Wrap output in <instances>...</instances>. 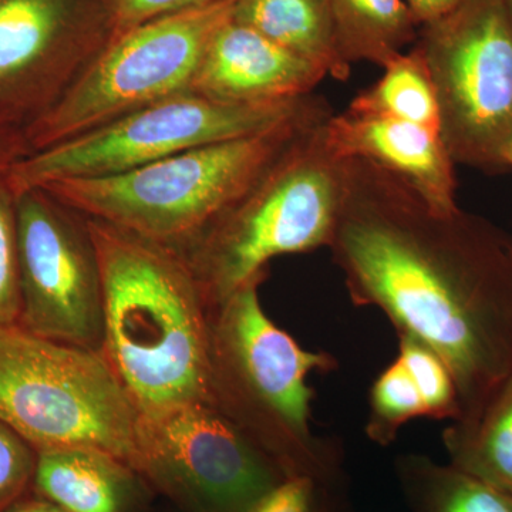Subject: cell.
<instances>
[{
	"mask_svg": "<svg viewBox=\"0 0 512 512\" xmlns=\"http://www.w3.org/2000/svg\"><path fill=\"white\" fill-rule=\"evenodd\" d=\"M332 114L325 100L311 94L288 119L254 136L192 148L127 173L39 188L83 217L183 249L293 141Z\"/></svg>",
	"mask_w": 512,
	"mask_h": 512,
	"instance_id": "obj_4",
	"label": "cell"
},
{
	"mask_svg": "<svg viewBox=\"0 0 512 512\" xmlns=\"http://www.w3.org/2000/svg\"><path fill=\"white\" fill-rule=\"evenodd\" d=\"M454 163L494 170L512 136V22L504 0H463L420 26Z\"/></svg>",
	"mask_w": 512,
	"mask_h": 512,
	"instance_id": "obj_9",
	"label": "cell"
},
{
	"mask_svg": "<svg viewBox=\"0 0 512 512\" xmlns=\"http://www.w3.org/2000/svg\"><path fill=\"white\" fill-rule=\"evenodd\" d=\"M325 133L338 156L380 165L402 178L436 210L450 212L460 208L456 163L439 131L346 109L329 117Z\"/></svg>",
	"mask_w": 512,
	"mask_h": 512,
	"instance_id": "obj_14",
	"label": "cell"
},
{
	"mask_svg": "<svg viewBox=\"0 0 512 512\" xmlns=\"http://www.w3.org/2000/svg\"><path fill=\"white\" fill-rule=\"evenodd\" d=\"M326 76L231 16L212 37L191 90L228 103H275L309 96Z\"/></svg>",
	"mask_w": 512,
	"mask_h": 512,
	"instance_id": "obj_13",
	"label": "cell"
},
{
	"mask_svg": "<svg viewBox=\"0 0 512 512\" xmlns=\"http://www.w3.org/2000/svg\"><path fill=\"white\" fill-rule=\"evenodd\" d=\"M141 480L117 458L92 448L37 451L32 491L69 512H131Z\"/></svg>",
	"mask_w": 512,
	"mask_h": 512,
	"instance_id": "obj_15",
	"label": "cell"
},
{
	"mask_svg": "<svg viewBox=\"0 0 512 512\" xmlns=\"http://www.w3.org/2000/svg\"><path fill=\"white\" fill-rule=\"evenodd\" d=\"M114 35L113 0H0V130L23 138Z\"/></svg>",
	"mask_w": 512,
	"mask_h": 512,
	"instance_id": "obj_12",
	"label": "cell"
},
{
	"mask_svg": "<svg viewBox=\"0 0 512 512\" xmlns=\"http://www.w3.org/2000/svg\"><path fill=\"white\" fill-rule=\"evenodd\" d=\"M309 96L241 104L188 90L13 161L10 181L20 192L56 181L127 173L192 148L269 130L301 109Z\"/></svg>",
	"mask_w": 512,
	"mask_h": 512,
	"instance_id": "obj_8",
	"label": "cell"
},
{
	"mask_svg": "<svg viewBox=\"0 0 512 512\" xmlns=\"http://www.w3.org/2000/svg\"><path fill=\"white\" fill-rule=\"evenodd\" d=\"M235 2L171 13L114 36L59 103L26 131L28 154L191 90L205 50L231 19Z\"/></svg>",
	"mask_w": 512,
	"mask_h": 512,
	"instance_id": "obj_7",
	"label": "cell"
},
{
	"mask_svg": "<svg viewBox=\"0 0 512 512\" xmlns=\"http://www.w3.org/2000/svg\"><path fill=\"white\" fill-rule=\"evenodd\" d=\"M239 286L210 309L211 383L215 406L275 461L286 478L333 485L340 454L312 429L311 373L338 367L335 357L303 349L266 315L259 286Z\"/></svg>",
	"mask_w": 512,
	"mask_h": 512,
	"instance_id": "obj_3",
	"label": "cell"
},
{
	"mask_svg": "<svg viewBox=\"0 0 512 512\" xmlns=\"http://www.w3.org/2000/svg\"><path fill=\"white\" fill-rule=\"evenodd\" d=\"M20 329L101 352L103 301L86 217L43 188L18 192Z\"/></svg>",
	"mask_w": 512,
	"mask_h": 512,
	"instance_id": "obj_11",
	"label": "cell"
},
{
	"mask_svg": "<svg viewBox=\"0 0 512 512\" xmlns=\"http://www.w3.org/2000/svg\"><path fill=\"white\" fill-rule=\"evenodd\" d=\"M9 165H0V325H18L20 313L18 192Z\"/></svg>",
	"mask_w": 512,
	"mask_h": 512,
	"instance_id": "obj_23",
	"label": "cell"
},
{
	"mask_svg": "<svg viewBox=\"0 0 512 512\" xmlns=\"http://www.w3.org/2000/svg\"><path fill=\"white\" fill-rule=\"evenodd\" d=\"M399 357L419 387L426 417L434 420L460 419V397L450 367L439 353L407 333H397Z\"/></svg>",
	"mask_w": 512,
	"mask_h": 512,
	"instance_id": "obj_22",
	"label": "cell"
},
{
	"mask_svg": "<svg viewBox=\"0 0 512 512\" xmlns=\"http://www.w3.org/2000/svg\"><path fill=\"white\" fill-rule=\"evenodd\" d=\"M369 89L357 94L348 109L393 117L440 133V111L429 66L419 46L394 57Z\"/></svg>",
	"mask_w": 512,
	"mask_h": 512,
	"instance_id": "obj_20",
	"label": "cell"
},
{
	"mask_svg": "<svg viewBox=\"0 0 512 512\" xmlns=\"http://www.w3.org/2000/svg\"><path fill=\"white\" fill-rule=\"evenodd\" d=\"M224 0H113L116 35L147 20L183 10L204 8ZM114 35V36H116Z\"/></svg>",
	"mask_w": 512,
	"mask_h": 512,
	"instance_id": "obj_26",
	"label": "cell"
},
{
	"mask_svg": "<svg viewBox=\"0 0 512 512\" xmlns=\"http://www.w3.org/2000/svg\"><path fill=\"white\" fill-rule=\"evenodd\" d=\"M3 512H69L64 510V508L59 507L52 501L46 500V498L40 497L33 493L32 490L29 491L28 494L23 495L22 498H19L16 503L10 505L9 508H6Z\"/></svg>",
	"mask_w": 512,
	"mask_h": 512,
	"instance_id": "obj_28",
	"label": "cell"
},
{
	"mask_svg": "<svg viewBox=\"0 0 512 512\" xmlns=\"http://www.w3.org/2000/svg\"><path fill=\"white\" fill-rule=\"evenodd\" d=\"M503 164L504 167H512V136L504 148Z\"/></svg>",
	"mask_w": 512,
	"mask_h": 512,
	"instance_id": "obj_31",
	"label": "cell"
},
{
	"mask_svg": "<svg viewBox=\"0 0 512 512\" xmlns=\"http://www.w3.org/2000/svg\"><path fill=\"white\" fill-rule=\"evenodd\" d=\"M103 301L101 355L153 416L212 403L210 306L178 249L86 218Z\"/></svg>",
	"mask_w": 512,
	"mask_h": 512,
	"instance_id": "obj_2",
	"label": "cell"
},
{
	"mask_svg": "<svg viewBox=\"0 0 512 512\" xmlns=\"http://www.w3.org/2000/svg\"><path fill=\"white\" fill-rule=\"evenodd\" d=\"M28 154L22 137L13 136L0 130V165L12 164L13 161Z\"/></svg>",
	"mask_w": 512,
	"mask_h": 512,
	"instance_id": "obj_29",
	"label": "cell"
},
{
	"mask_svg": "<svg viewBox=\"0 0 512 512\" xmlns=\"http://www.w3.org/2000/svg\"><path fill=\"white\" fill-rule=\"evenodd\" d=\"M137 474L191 512H249L285 474L212 403L138 416Z\"/></svg>",
	"mask_w": 512,
	"mask_h": 512,
	"instance_id": "obj_10",
	"label": "cell"
},
{
	"mask_svg": "<svg viewBox=\"0 0 512 512\" xmlns=\"http://www.w3.org/2000/svg\"><path fill=\"white\" fill-rule=\"evenodd\" d=\"M322 487L309 477L285 478L249 512H315Z\"/></svg>",
	"mask_w": 512,
	"mask_h": 512,
	"instance_id": "obj_25",
	"label": "cell"
},
{
	"mask_svg": "<svg viewBox=\"0 0 512 512\" xmlns=\"http://www.w3.org/2000/svg\"><path fill=\"white\" fill-rule=\"evenodd\" d=\"M328 248L352 302L439 353L456 380L458 423L476 419L512 375V235L461 208L436 210L380 165L346 158Z\"/></svg>",
	"mask_w": 512,
	"mask_h": 512,
	"instance_id": "obj_1",
	"label": "cell"
},
{
	"mask_svg": "<svg viewBox=\"0 0 512 512\" xmlns=\"http://www.w3.org/2000/svg\"><path fill=\"white\" fill-rule=\"evenodd\" d=\"M340 59L386 66L416 42L419 26L406 0H329Z\"/></svg>",
	"mask_w": 512,
	"mask_h": 512,
	"instance_id": "obj_18",
	"label": "cell"
},
{
	"mask_svg": "<svg viewBox=\"0 0 512 512\" xmlns=\"http://www.w3.org/2000/svg\"><path fill=\"white\" fill-rule=\"evenodd\" d=\"M366 436L387 447L397 439L404 424L426 417V407L416 382L399 357L376 377L369 399Z\"/></svg>",
	"mask_w": 512,
	"mask_h": 512,
	"instance_id": "obj_21",
	"label": "cell"
},
{
	"mask_svg": "<svg viewBox=\"0 0 512 512\" xmlns=\"http://www.w3.org/2000/svg\"><path fill=\"white\" fill-rule=\"evenodd\" d=\"M460 2L463 0H406L414 22L419 28L444 15L448 10L456 8Z\"/></svg>",
	"mask_w": 512,
	"mask_h": 512,
	"instance_id": "obj_27",
	"label": "cell"
},
{
	"mask_svg": "<svg viewBox=\"0 0 512 512\" xmlns=\"http://www.w3.org/2000/svg\"><path fill=\"white\" fill-rule=\"evenodd\" d=\"M328 119L293 141L200 237L178 249L210 309L268 275L276 256L328 248L346 178V158L326 137Z\"/></svg>",
	"mask_w": 512,
	"mask_h": 512,
	"instance_id": "obj_5",
	"label": "cell"
},
{
	"mask_svg": "<svg viewBox=\"0 0 512 512\" xmlns=\"http://www.w3.org/2000/svg\"><path fill=\"white\" fill-rule=\"evenodd\" d=\"M443 444L451 466L512 495V375L476 419L448 424Z\"/></svg>",
	"mask_w": 512,
	"mask_h": 512,
	"instance_id": "obj_17",
	"label": "cell"
},
{
	"mask_svg": "<svg viewBox=\"0 0 512 512\" xmlns=\"http://www.w3.org/2000/svg\"><path fill=\"white\" fill-rule=\"evenodd\" d=\"M36 448L0 420V512L32 490Z\"/></svg>",
	"mask_w": 512,
	"mask_h": 512,
	"instance_id": "obj_24",
	"label": "cell"
},
{
	"mask_svg": "<svg viewBox=\"0 0 512 512\" xmlns=\"http://www.w3.org/2000/svg\"><path fill=\"white\" fill-rule=\"evenodd\" d=\"M396 473L412 512H512V495L423 454H403Z\"/></svg>",
	"mask_w": 512,
	"mask_h": 512,
	"instance_id": "obj_19",
	"label": "cell"
},
{
	"mask_svg": "<svg viewBox=\"0 0 512 512\" xmlns=\"http://www.w3.org/2000/svg\"><path fill=\"white\" fill-rule=\"evenodd\" d=\"M505 8H507L508 15H510V19L512 22V0H504Z\"/></svg>",
	"mask_w": 512,
	"mask_h": 512,
	"instance_id": "obj_32",
	"label": "cell"
},
{
	"mask_svg": "<svg viewBox=\"0 0 512 512\" xmlns=\"http://www.w3.org/2000/svg\"><path fill=\"white\" fill-rule=\"evenodd\" d=\"M330 490H332V485L322 487L315 512H339L338 507H336L335 500H333L332 494H330L332 493Z\"/></svg>",
	"mask_w": 512,
	"mask_h": 512,
	"instance_id": "obj_30",
	"label": "cell"
},
{
	"mask_svg": "<svg viewBox=\"0 0 512 512\" xmlns=\"http://www.w3.org/2000/svg\"><path fill=\"white\" fill-rule=\"evenodd\" d=\"M232 20L315 63L336 80L349 77L350 66L340 59L336 46L329 0H237Z\"/></svg>",
	"mask_w": 512,
	"mask_h": 512,
	"instance_id": "obj_16",
	"label": "cell"
},
{
	"mask_svg": "<svg viewBox=\"0 0 512 512\" xmlns=\"http://www.w3.org/2000/svg\"><path fill=\"white\" fill-rule=\"evenodd\" d=\"M0 420L36 451L92 448L138 468V413L101 355L0 325Z\"/></svg>",
	"mask_w": 512,
	"mask_h": 512,
	"instance_id": "obj_6",
	"label": "cell"
}]
</instances>
